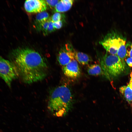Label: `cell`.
<instances>
[{
	"label": "cell",
	"instance_id": "44dd1931",
	"mask_svg": "<svg viewBox=\"0 0 132 132\" xmlns=\"http://www.w3.org/2000/svg\"><path fill=\"white\" fill-rule=\"evenodd\" d=\"M130 76L131 77H132V72L131 73V74H130Z\"/></svg>",
	"mask_w": 132,
	"mask_h": 132
},
{
	"label": "cell",
	"instance_id": "52a82bcc",
	"mask_svg": "<svg viewBox=\"0 0 132 132\" xmlns=\"http://www.w3.org/2000/svg\"><path fill=\"white\" fill-rule=\"evenodd\" d=\"M26 11L29 13H39L45 11L47 9V5L45 0H27L24 3Z\"/></svg>",
	"mask_w": 132,
	"mask_h": 132
},
{
	"label": "cell",
	"instance_id": "3957f363",
	"mask_svg": "<svg viewBox=\"0 0 132 132\" xmlns=\"http://www.w3.org/2000/svg\"><path fill=\"white\" fill-rule=\"evenodd\" d=\"M99 61L104 74L109 79L119 76L126 70V65L124 60L117 55L107 52L100 57Z\"/></svg>",
	"mask_w": 132,
	"mask_h": 132
},
{
	"label": "cell",
	"instance_id": "5bb4252c",
	"mask_svg": "<svg viewBox=\"0 0 132 132\" xmlns=\"http://www.w3.org/2000/svg\"><path fill=\"white\" fill-rule=\"evenodd\" d=\"M49 18V15L47 12L44 11L38 13L36 15V21L37 24L38 28L40 25Z\"/></svg>",
	"mask_w": 132,
	"mask_h": 132
},
{
	"label": "cell",
	"instance_id": "5b68a950",
	"mask_svg": "<svg viewBox=\"0 0 132 132\" xmlns=\"http://www.w3.org/2000/svg\"><path fill=\"white\" fill-rule=\"evenodd\" d=\"M19 76L17 69L11 61L0 57V77L9 87L13 80Z\"/></svg>",
	"mask_w": 132,
	"mask_h": 132
},
{
	"label": "cell",
	"instance_id": "e0dca14e",
	"mask_svg": "<svg viewBox=\"0 0 132 132\" xmlns=\"http://www.w3.org/2000/svg\"><path fill=\"white\" fill-rule=\"evenodd\" d=\"M46 3L47 5L51 8H55L56 4L59 2V0H45Z\"/></svg>",
	"mask_w": 132,
	"mask_h": 132
},
{
	"label": "cell",
	"instance_id": "ac0fdd59",
	"mask_svg": "<svg viewBox=\"0 0 132 132\" xmlns=\"http://www.w3.org/2000/svg\"><path fill=\"white\" fill-rule=\"evenodd\" d=\"M55 30L53 25V22L50 18L47 31V33L54 31Z\"/></svg>",
	"mask_w": 132,
	"mask_h": 132
},
{
	"label": "cell",
	"instance_id": "7a4b0ae2",
	"mask_svg": "<svg viewBox=\"0 0 132 132\" xmlns=\"http://www.w3.org/2000/svg\"><path fill=\"white\" fill-rule=\"evenodd\" d=\"M73 94L69 87L63 85L55 88L50 93L47 108L53 115L61 117L66 115L73 103Z\"/></svg>",
	"mask_w": 132,
	"mask_h": 132
},
{
	"label": "cell",
	"instance_id": "8fae6325",
	"mask_svg": "<svg viewBox=\"0 0 132 132\" xmlns=\"http://www.w3.org/2000/svg\"><path fill=\"white\" fill-rule=\"evenodd\" d=\"M75 59L78 63L82 65H88L91 61L90 57L87 54L76 51Z\"/></svg>",
	"mask_w": 132,
	"mask_h": 132
},
{
	"label": "cell",
	"instance_id": "9c48e42d",
	"mask_svg": "<svg viewBox=\"0 0 132 132\" xmlns=\"http://www.w3.org/2000/svg\"><path fill=\"white\" fill-rule=\"evenodd\" d=\"M127 85L121 87L119 91L132 111V77Z\"/></svg>",
	"mask_w": 132,
	"mask_h": 132
},
{
	"label": "cell",
	"instance_id": "277c9868",
	"mask_svg": "<svg viewBox=\"0 0 132 132\" xmlns=\"http://www.w3.org/2000/svg\"><path fill=\"white\" fill-rule=\"evenodd\" d=\"M124 37L118 32L113 30L108 33L100 43L107 52L117 55L121 41Z\"/></svg>",
	"mask_w": 132,
	"mask_h": 132
},
{
	"label": "cell",
	"instance_id": "7c38bea8",
	"mask_svg": "<svg viewBox=\"0 0 132 132\" xmlns=\"http://www.w3.org/2000/svg\"><path fill=\"white\" fill-rule=\"evenodd\" d=\"M87 71L90 75L98 76L104 74L100 66L98 64H93L89 66L87 68Z\"/></svg>",
	"mask_w": 132,
	"mask_h": 132
},
{
	"label": "cell",
	"instance_id": "ba28073f",
	"mask_svg": "<svg viewBox=\"0 0 132 132\" xmlns=\"http://www.w3.org/2000/svg\"><path fill=\"white\" fill-rule=\"evenodd\" d=\"M62 69L64 74L70 78H77L81 74V71L78 63L75 59L62 67Z\"/></svg>",
	"mask_w": 132,
	"mask_h": 132
},
{
	"label": "cell",
	"instance_id": "d6986e66",
	"mask_svg": "<svg viewBox=\"0 0 132 132\" xmlns=\"http://www.w3.org/2000/svg\"><path fill=\"white\" fill-rule=\"evenodd\" d=\"M53 25L55 29H60L63 26V22L62 20L53 22Z\"/></svg>",
	"mask_w": 132,
	"mask_h": 132
},
{
	"label": "cell",
	"instance_id": "30bf717a",
	"mask_svg": "<svg viewBox=\"0 0 132 132\" xmlns=\"http://www.w3.org/2000/svg\"><path fill=\"white\" fill-rule=\"evenodd\" d=\"M73 0H62L58 2L55 7L56 12H63L69 10L71 7L74 2Z\"/></svg>",
	"mask_w": 132,
	"mask_h": 132
},
{
	"label": "cell",
	"instance_id": "4fadbf2b",
	"mask_svg": "<svg viewBox=\"0 0 132 132\" xmlns=\"http://www.w3.org/2000/svg\"><path fill=\"white\" fill-rule=\"evenodd\" d=\"M126 43V39L124 37L121 41L117 55L120 58L124 60L127 56Z\"/></svg>",
	"mask_w": 132,
	"mask_h": 132
},
{
	"label": "cell",
	"instance_id": "2e32d148",
	"mask_svg": "<svg viewBox=\"0 0 132 132\" xmlns=\"http://www.w3.org/2000/svg\"><path fill=\"white\" fill-rule=\"evenodd\" d=\"M127 56L132 58V43L129 41L126 44Z\"/></svg>",
	"mask_w": 132,
	"mask_h": 132
},
{
	"label": "cell",
	"instance_id": "9a60e30c",
	"mask_svg": "<svg viewBox=\"0 0 132 132\" xmlns=\"http://www.w3.org/2000/svg\"><path fill=\"white\" fill-rule=\"evenodd\" d=\"M62 16V14L60 13L56 12L52 15L50 18L53 22H56L61 20Z\"/></svg>",
	"mask_w": 132,
	"mask_h": 132
},
{
	"label": "cell",
	"instance_id": "ffe728a7",
	"mask_svg": "<svg viewBox=\"0 0 132 132\" xmlns=\"http://www.w3.org/2000/svg\"><path fill=\"white\" fill-rule=\"evenodd\" d=\"M128 65L131 67H132V58L126 56L125 59Z\"/></svg>",
	"mask_w": 132,
	"mask_h": 132
},
{
	"label": "cell",
	"instance_id": "8992f818",
	"mask_svg": "<svg viewBox=\"0 0 132 132\" xmlns=\"http://www.w3.org/2000/svg\"><path fill=\"white\" fill-rule=\"evenodd\" d=\"M75 50L69 44H66L58 54L57 59L60 65L63 66L75 59Z\"/></svg>",
	"mask_w": 132,
	"mask_h": 132
},
{
	"label": "cell",
	"instance_id": "6da1fadb",
	"mask_svg": "<svg viewBox=\"0 0 132 132\" xmlns=\"http://www.w3.org/2000/svg\"><path fill=\"white\" fill-rule=\"evenodd\" d=\"M11 62L23 81L31 84L44 79L47 75L46 61L38 52L28 48H18L13 51Z\"/></svg>",
	"mask_w": 132,
	"mask_h": 132
}]
</instances>
